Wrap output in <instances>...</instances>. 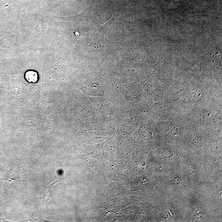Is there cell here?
<instances>
[{"mask_svg": "<svg viewBox=\"0 0 222 222\" xmlns=\"http://www.w3.org/2000/svg\"><path fill=\"white\" fill-rule=\"evenodd\" d=\"M26 80L29 82L35 83L38 80V75L36 72L33 71H29L25 74Z\"/></svg>", "mask_w": 222, "mask_h": 222, "instance_id": "cell-1", "label": "cell"}]
</instances>
